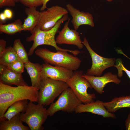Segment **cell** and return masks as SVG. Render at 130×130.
Here are the masks:
<instances>
[{
  "mask_svg": "<svg viewBox=\"0 0 130 130\" xmlns=\"http://www.w3.org/2000/svg\"><path fill=\"white\" fill-rule=\"evenodd\" d=\"M20 2L27 7L36 8L42 5L43 0H20Z\"/></svg>",
  "mask_w": 130,
  "mask_h": 130,
  "instance_id": "obj_26",
  "label": "cell"
},
{
  "mask_svg": "<svg viewBox=\"0 0 130 130\" xmlns=\"http://www.w3.org/2000/svg\"><path fill=\"white\" fill-rule=\"evenodd\" d=\"M15 2H20V0H14Z\"/></svg>",
  "mask_w": 130,
  "mask_h": 130,
  "instance_id": "obj_34",
  "label": "cell"
},
{
  "mask_svg": "<svg viewBox=\"0 0 130 130\" xmlns=\"http://www.w3.org/2000/svg\"><path fill=\"white\" fill-rule=\"evenodd\" d=\"M39 88L29 86L13 87L0 82V119L9 107L19 100L37 102Z\"/></svg>",
  "mask_w": 130,
  "mask_h": 130,
  "instance_id": "obj_1",
  "label": "cell"
},
{
  "mask_svg": "<svg viewBox=\"0 0 130 130\" xmlns=\"http://www.w3.org/2000/svg\"><path fill=\"white\" fill-rule=\"evenodd\" d=\"M41 80L46 78L64 81L66 82L73 75V71L61 66H53L47 63L42 64Z\"/></svg>",
  "mask_w": 130,
  "mask_h": 130,
  "instance_id": "obj_10",
  "label": "cell"
},
{
  "mask_svg": "<svg viewBox=\"0 0 130 130\" xmlns=\"http://www.w3.org/2000/svg\"><path fill=\"white\" fill-rule=\"evenodd\" d=\"M82 43L89 52L92 60L91 66L87 70L86 75L100 76L105 69L114 66L116 61L115 58H104L97 54L91 48L85 37L84 38Z\"/></svg>",
  "mask_w": 130,
  "mask_h": 130,
  "instance_id": "obj_8",
  "label": "cell"
},
{
  "mask_svg": "<svg viewBox=\"0 0 130 130\" xmlns=\"http://www.w3.org/2000/svg\"><path fill=\"white\" fill-rule=\"evenodd\" d=\"M3 13L7 19H10L12 18L13 13L12 11L9 9H6L4 10Z\"/></svg>",
  "mask_w": 130,
  "mask_h": 130,
  "instance_id": "obj_29",
  "label": "cell"
},
{
  "mask_svg": "<svg viewBox=\"0 0 130 130\" xmlns=\"http://www.w3.org/2000/svg\"><path fill=\"white\" fill-rule=\"evenodd\" d=\"M24 67L27 70L31 78L32 86L39 88L41 80L40 76L43 65L29 61L24 64Z\"/></svg>",
  "mask_w": 130,
  "mask_h": 130,
  "instance_id": "obj_16",
  "label": "cell"
},
{
  "mask_svg": "<svg viewBox=\"0 0 130 130\" xmlns=\"http://www.w3.org/2000/svg\"><path fill=\"white\" fill-rule=\"evenodd\" d=\"M70 19L69 18L61 30L58 32L56 41L58 45L67 44L75 45L79 49L84 45L82 43L79 32L75 29H70L68 26Z\"/></svg>",
  "mask_w": 130,
  "mask_h": 130,
  "instance_id": "obj_11",
  "label": "cell"
},
{
  "mask_svg": "<svg viewBox=\"0 0 130 130\" xmlns=\"http://www.w3.org/2000/svg\"><path fill=\"white\" fill-rule=\"evenodd\" d=\"M125 126L126 130H130V112L128 114L125 121Z\"/></svg>",
  "mask_w": 130,
  "mask_h": 130,
  "instance_id": "obj_30",
  "label": "cell"
},
{
  "mask_svg": "<svg viewBox=\"0 0 130 130\" xmlns=\"http://www.w3.org/2000/svg\"><path fill=\"white\" fill-rule=\"evenodd\" d=\"M20 113L10 119L0 121V130H30L29 127L24 125L20 117Z\"/></svg>",
  "mask_w": 130,
  "mask_h": 130,
  "instance_id": "obj_19",
  "label": "cell"
},
{
  "mask_svg": "<svg viewBox=\"0 0 130 130\" xmlns=\"http://www.w3.org/2000/svg\"><path fill=\"white\" fill-rule=\"evenodd\" d=\"M67 9L60 6H53L39 12V20L37 26L43 31L49 30L64 15L68 14Z\"/></svg>",
  "mask_w": 130,
  "mask_h": 130,
  "instance_id": "obj_9",
  "label": "cell"
},
{
  "mask_svg": "<svg viewBox=\"0 0 130 130\" xmlns=\"http://www.w3.org/2000/svg\"><path fill=\"white\" fill-rule=\"evenodd\" d=\"M67 52L57 51L54 52L46 48H40L37 49L35 53L45 63L64 67L73 71H77L80 66L81 61L77 57Z\"/></svg>",
  "mask_w": 130,
  "mask_h": 130,
  "instance_id": "obj_3",
  "label": "cell"
},
{
  "mask_svg": "<svg viewBox=\"0 0 130 130\" xmlns=\"http://www.w3.org/2000/svg\"><path fill=\"white\" fill-rule=\"evenodd\" d=\"M82 71H75L73 75L66 82L68 87L83 104L94 101L96 98L94 93H89L87 90L92 88L89 82L83 76Z\"/></svg>",
  "mask_w": 130,
  "mask_h": 130,
  "instance_id": "obj_7",
  "label": "cell"
},
{
  "mask_svg": "<svg viewBox=\"0 0 130 130\" xmlns=\"http://www.w3.org/2000/svg\"><path fill=\"white\" fill-rule=\"evenodd\" d=\"M22 22L19 19L7 24H0V31L8 35L14 34L23 30Z\"/></svg>",
  "mask_w": 130,
  "mask_h": 130,
  "instance_id": "obj_21",
  "label": "cell"
},
{
  "mask_svg": "<svg viewBox=\"0 0 130 130\" xmlns=\"http://www.w3.org/2000/svg\"><path fill=\"white\" fill-rule=\"evenodd\" d=\"M14 0H0V8L4 6L14 7L15 5Z\"/></svg>",
  "mask_w": 130,
  "mask_h": 130,
  "instance_id": "obj_27",
  "label": "cell"
},
{
  "mask_svg": "<svg viewBox=\"0 0 130 130\" xmlns=\"http://www.w3.org/2000/svg\"><path fill=\"white\" fill-rule=\"evenodd\" d=\"M83 76L90 83L92 88L100 95L102 94L104 88L108 83H113L118 84L121 81L118 78L117 75L110 72H108L101 76H90L86 74H83Z\"/></svg>",
  "mask_w": 130,
  "mask_h": 130,
  "instance_id": "obj_12",
  "label": "cell"
},
{
  "mask_svg": "<svg viewBox=\"0 0 130 130\" xmlns=\"http://www.w3.org/2000/svg\"><path fill=\"white\" fill-rule=\"evenodd\" d=\"M7 68L6 66L0 64V74L3 73L5 70Z\"/></svg>",
  "mask_w": 130,
  "mask_h": 130,
  "instance_id": "obj_33",
  "label": "cell"
},
{
  "mask_svg": "<svg viewBox=\"0 0 130 130\" xmlns=\"http://www.w3.org/2000/svg\"><path fill=\"white\" fill-rule=\"evenodd\" d=\"M13 47L19 58L24 63L29 61L28 54L20 39L14 40Z\"/></svg>",
  "mask_w": 130,
  "mask_h": 130,
  "instance_id": "obj_23",
  "label": "cell"
},
{
  "mask_svg": "<svg viewBox=\"0 0 130 130\" xmlns=\"http://www.w3.org/2000/svg\"><path fill=\"white\" fill-rule=\"evenodd\" d=\"M82 103L72 89L68 87L60 94L57 100L53 102L46 110L48 116H53L58 111L68 113L75 112L77 107Z\"/></svg>",
  "mask_w": 130,
  "mask_h": 130,
  "instance_id": "obj_6",
  "label": "cell"
},
{
  "mask_svg": "<svg viewBox=\"0 0 130 130\" xmlns=\"http://www.w3.org/2000/svg\"><path fill=\"white\" fill-rule=\"evenodd\" d=\"M103 104L108 111L111 113L122 108H130V96L116 97L110 101L104 102Z\"/></svg>",
  "mask_w": 130,
  "mask_h": 130,
  "instance_id": "obj_17",
  "label": "cell"
},
{
  "mask_svg": "<svg viewBox=\"0 0 130 130\" xmlns=\"http://www.w3.org/2000/svg\"><path fill=\"white\" fill-rule=\"evenodd\" d=\"M30 101L28 103L26 112L20 113L21 120L26 123L31 130H42V126L47 119L46 108L39 104H36Z\"/></svg>",
  "mask_w": 130,
  "mask_h": 130,
  "instance_id": "obj_5",
  "label": "cell"
},
{
  "mask_svg": "<svg viewBox=\"0 0 130 130\" xmlns=\"http://www.w3.org/2000/svg\"><path fill=\"white\" fill-rule=\"evenodd\" d=\"M66 7L72 16L71 22L74 29L77 30L83 25H89L92 27L94 26L93 18L91 14L80 11L70 4L66 5Z\"/></svg>",
  "mask_w": 130,
  "mask_h": 130,
  "instance_id": "obj_14",
  "label": "cell"
},
{
  "mask_svg": "<svg viewBox=\"0 0 130 130\" xmlns=\"http://www.w3.org/2000/svg\"><path fill=\"white\" fill-rule=\"evenodd\" d=\"M104 102L97 100L95 101L86 103L81 104L77 108L75 112L76 113L88 112L102 116L104 118H111L115 119L116 115L109 112L104 106Z\"/></svg>",
  "mask_w": 130,
  "mask_h": 130,
  "instance_id": "obj_13",
  "label": "cell"
},
{
  "mask_svg": "<svg viewBox=\"0 0 130 130\" xmlns=\"http://www.w3.org/2000/svg\"><path fill=\"white\" fill-rule=\"evenodd\" d=\"M116 65L114 66L118 70L117 76L121 78L123 75V71H124L129 77L130 81V71L127 69L124 66L122 60L120 58L117 59Z\"/></svg>",
  "mask_w": 130,
  "mask_h": 130,
  "instance_id": "obj_25",
  "label": "cell"
},
{
  "mask_svg": "<svg viewBox=\"0 0 130 130\" xmlns=\"http://www.w3.org/2000/svg\"><path fill=\"white\" fill-rule=\"evenodd\" d=\"M6 42L3 39H0V54L3 53L6 49Z\"/></svg>",
  "mask_w": 130,
  "mask_h": 130,
  "instance_id": "obj_28",
  "label": "cell"
},
{
  "mask_svg": "<svg viewBox=\"0 0 130 130\" xmlns=\"http://www.w3.org/2000/svg\"><path fill=\"white\" fill-rule=\"evenodd\" d=\"M68 87L66 82L46 78L41 80L39 88L38 104L46 106Z\"/></svg>",
  "mask_w": 130,
  "mask_h": 130,
  "instance_id": "obj_4",
  "label": "cell"
},
{
  "mask_svg": "<svg viewBox=\"0 0 130 130\" xmlns=\"http://www.w3.org/2000/svg\"><path fill=\"white\" fill-rule=\"evenodd\" d=\"M68 14L64 15L56 23L55 26L51 29L47 31L41 30L36 26L30 32L31 35L27 37V42H33V44L30 48L28 53V56H31L33 54L35 49L38 46L46 45L52 46L57 51H65L70 52L75 56L78 55L83 52L77 50H72L62 49L57 45L55 36L59 32V29L62 23L68 19Z\"/></svg>",
  "mask_w": 130,
  "mask_h": 130,
  "instance_id": "obj_2",
  "label": "cell"
},
{
  "mask_svg": "<svg viewBox=\"0 0 130 130\" xmlns=\"http://www.w3.org/2000/svg\"><path fill=\"white\" fill-rule=\"evenodd\" d=\"M19 59L13 47L10 46L0 54V64L7 66Z\"/></svg>",
  "mask_w": 130,
  "mask_h": 130,
  "instance_id": "obj_22",
  "label": "cell"
},
{
  "mask_svg": "<svg viewBox=\"0 0 130 130\" xmlns=\"http://www.w3.org/2000/svg\"><path fill=\"white\" fill-rule=\"evenodd\" d=\"M28 103L26 99L19 100L13 103L8 108L0 121L9 119L20 113L25 112Z\"/></svg>",
  "mask_w": 130,
  "mask_h": 130,
  "instance_id": "obj_20",
  "label": "cell"
},
{
  "mask_svg": "<svg viewBox=\"0 0 130 130\" xmlns=\"http://www.w3.org/2000/svg\"><path fill=\"white\" fill-rule=\"evenodd\" d=\"M22 74L16 73L7 67L3 73L0 75V82L8 85H28L24 80Z\"/></svg>",
  "mask_w": 130,
  "mask_h": 130,
  "instance_id": "obj_15",
  "label": "cell"
},
{
  "mask_svg": "<svg viewBox=\"0 0 130 130\" xmlns=\"http://www.w3.org/2000/svg\"><path fill=\"white\" fill-rule=\"evenodd\" d=\"M50 0H43V4L40 9L41 11L44 10L46 9L47 8L46 6V4Z\"/></svg>",
  "mask_w": 130,
  "mask_h": 130,
  "instance_id": "obj_32",
  "label": "cell"
},
{
  "mask_svg": "<svg viewBox=\"0 0 130 130\" xmlns=\"http://www.w3.org/2000/svg\"><path fill=\"white\" fill-rule=\"evenodd\" d=\"M25 12L27 17L24 19L22 25L23 30L30 31L37 26L39 17V12L35 7L25 9Z\"/></svg>",
  "mask_w": 130,
  "mask_h": 130,
  "instance_id": "obj_18",
  "label": "cell"
},
{
  "mask_svg": "<svg viewBox=\"0 0 130 130\" xmlns=\"http://www.w3.org/2000/svg\"><path fill=\"white\" fill-rule=\"evenodd\" d=\"M7 19L4 13H2L0 14V24H4L6 22V20Z\"/></svg>",
  "mask_w": 130,
  "mask_h": 130,
  "instance_id": "obj_31",
  "label": "cell"
},
{
  "mask_svg": "<svg viewBox=\"0 0 130 130\" xmlns=\"http://www.w3.org/2000/svg\"><path fill=\"white\" fill-rule=\"evenodd\" d=\"M24 63L19 59L8 65L7 68L18 73H22L24 72Z\"/></svg>",
  "mask_w": 130,
  "mask_h": 130,
  "instance_id": "obj_24",
  "label": "cell"
},
{
  "mask_svg": "<svg viewBox=\"0 0 130 130\" xmlns=\"http://www.w3.org/2000/svg\"><path fill=\"white\" fill-rule=\"evenodd\" d=\"M107 1H112V0H107Z\"/></svg>",
  "mask_w": 130,
  "mask_h": 130,
  "instance_id": "obj_35",
  "label": "cell"
}]
</instances>
